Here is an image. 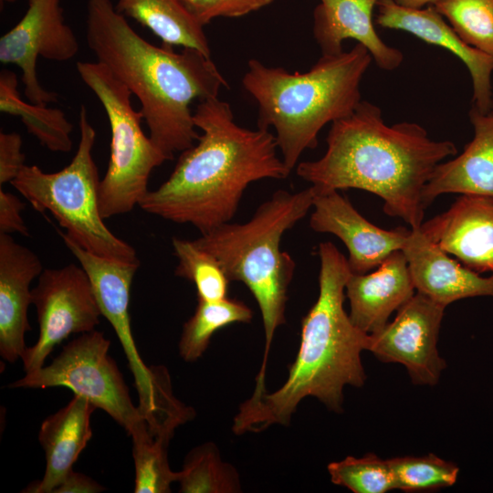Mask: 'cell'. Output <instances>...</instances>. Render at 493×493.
Returning <instances> with one entry per match:
<instances>
[{"mask_svg":"<svg viewBox=\"0 0 493 493\" xmlns=\"http://www.w3.org/2000/svg\"><path fill=\"white\" fill-rule=\"evenodd\" d=\"M326 142L323 156L299 163L297 174L318 189L372 193L386 215L412 229L423 223V192L435 169L457 153L454 142L431 140L418 123L387 125L381 109L366 100L331 123Z\"/></svg>","mask_w":493,"mask_h":493,"instance_id":"cell-1","label":"cell"},{"mask_svg":"<svg viewBox=\"0 0 493 493\" xmlns=\"http://www.w3.org/2000/svg\"><path fill=\"white\" fill-rule=\"evenodd\" d=\"M194 122L202 131L197 143L181 152L169 178L139 206L205 234L234 217L251 183L285 179L290 171L278 155L275 135L237 125L218 97L199 101Z\"/></svg>","mask_w":493,"mask_h":493,"instance_id":"cell-2","label":"cell"},{"mask_svg":"<svg viewBox=\"0 0 493 493\" xmlns=\"http://www.w3.org/2000/svg\"><path fill=\"white\" fill-rule=\"evenodd\" d=\"M87 43L99 62L141 103L153 143L167 160L194 144L199 133L191 103L216 98L228 84L210 57L142 37L111 0H88Z\"/></svg>","mask_w":493,"mask_h":493,"instance_id":"cell-3","label":"cell"},{"mask_svg":"<svg viewBox=\"0 0 493 493\" xmlns=\"http://www.w3.org/2000/svg\"><path fill=\"white\" fill-rule=\"evenodd\" d=\"M319 296L301 322L300 344L285 383L275 392L251 394L234 418L236 435L288 425L302 399L312 396L341 413L346 385L361 388L366 373L361 354L370 334L357 328L343 307L351 275L347 258L330 242L320 243Z\"/></svg>","mask_w":493,"mask_h":493,"instance_id":"cell-4","label":"cell"},{"mask_svg":"<svg viewBox=\"0 0 493 493\" xmlns=\"http://www.w3.org/2000/svg\"><path fill=\"white\" fill-rule=\"evenodd\" d=\"M372 58L357 43L321 55L306 72H288L250 59L242 84L257 104V128H274L282 160L291 172L302 152L315 149L329 122L350 115L362 100L360 86Z\"/></svg>","mask_w":493,"mask_h":493,"instance_id":"cell-5","label":"cell"},{"mask_svg":"<svg viewBox=\"0 0 493 493\" xmlns=\"http://www.w3.org/2000/svg\"><path fill=\"white\" fill-rule=\"evenodd\" d=\"M315 189L298 193L278 190L262 203L243 224L225 223L201 234L194 242L212 254L230 281L244 283L261 312L265 349L254 392L266 388L270 345L277 329L285 323L288 290L296 264L280 249L283 235L306 216L313 206Z\"/></svg>","mask_w":493,"mask_h":493,"instance_id":"cell-6","label":"cell"},{"mask_svg":"<svg viewBox=\"0 0 493 493\" xmlns=\"http://www.w3.org/2000/svg\"><path fill=\"white\" fill-rule=\"evenodd\" d=\"M79 142L71 162L62 170L45 173L25 165L10 184L39 212L48 211L65 234L84 249L123 262H140L135 249L106 226L99 207L98 168L92 151L96 131L81 105Z\"/></svg>","mask_w":493,"mask_h":493,"instance_id":"cell-7","label":"cell"},{"mask_svg":"<svg viewBox=\"0 0 493 493\" xmlns=\"http://www.w3.org/2000/svg\"><path fill=\"white\" fill-rule=\"evenodd\" d=\"M81 80L96 95L109 120L110 153L99 187L103 219L131 212L149 192L152 170L167 161L145 135L142 115L131 105V92L100 62L79 61Z\"/></svg>","mask_w":493,"mask_h":493,"instance_id":"cell-8","label":"cell"},{"mask_svg":"<svg viewBox=\"0 0 493 493\" xmlns=\"http://www.w3.org/2000/svg\"><path fill=\"white\" fill-rule=\"evenodd\" d=\"M67 248L87 273L101 311L114 330L138 392V407L148 422L163 424L177 417L184 404L173 394L163 366L148 367L139 354L129 312L131 286L140 262H123L95 255L58 230Z\"/></svg>","mask_w":493,"mask_h":493,"instance_id":"cell-9","label":"cell"},{"mask_svg":"<svg viewBox=\"0 0 493 493\" xmlns=\"http://www.w3.org/2000/svg\"><path fill=\"white\" fill-rule=\"evenodd\" d=\"M110 341L96 330L82 333L63 346L48 365L9 384L10 388L66 387L106 412L131 435L147 422L135 406L115 361Z\"/></svg>","mask_w":493,"mask_h":493,"instance_id":"cell-10","label":"cell"},{"mask_svg":"<svg viewBox=\"0 0 493 493\" xmlns=\"http://www.w3.org/2000/svg\"><path fill=\"white\" fill-rule=\"evenodd\" d=\"M37 278L32 298L39 334L37 342L26 347L22 356L26 373L44 366L53 349L69 335L94 330L101 316L91 283L81 266L44 268Z\"/></svg>","mask_w":493,"mask_h":493,"instance_id":"cell-11","label":"cell"},{"mask_svg":"<svg viewBox=\"0 0 493 493\" xmlns=\"http://www.w3.org/2000/svg\"><path fill=\"white\" fill-rule=\"evenodd\" d=\"M27 2L24 16L0 38V61L14 64L22 70L24 93L28 101L47 105L58 100V94L40 85L37 58L65 62L78 54L79 44L65 21L60 0Z\"/></svg>","mask_w":493,"mask_h":493,"instance_id":"cell-12","label":"cell"},{"mask_svg":"<svg viewBox=\"0 0 493 493\" xmlns=\"http://www.w3.org/2000/svg\"><path fill=\"white\" fill-rule=\"evenodd\" d=\"M445 309L415 292L392 322L370 334L368 351L383 362L404 365L414 384L435 386L446 367L437 349Z\"/></svg>","mask_w":493,"mask_h":493,"instance_id":"cell-13","label":"cell"},{"mask_svg":"<svg viewBox=\"0 0 493 493\" xmlns=\"http://www.w3.org/2000/svg\"><path fill=\"white\" fill-rule=\"evenodd\" d=\"M313 187L309 226L318 233L332 234L343 242L349 252L347 261L351 273H368L391 253L403 249L411 229L404 226L382 229L363 217L338 190Z\"/></svg>","mask_w":493,"mask_h":493,"instance_id":"cell-14","label":"cell"},{"mask_svg":"<svg viewBox=\"0 0 493 493\" xmlns=\"http://www.w3.org/2000/svg\"><path fill=\"white\" fill-rule=\"evenodd\" d=\"M419 228L465 267L493 275V195L460 194L446 211Z\"/></svg>","mask_w":493,"mask_h":493,"instance_id":"cell-15","label":"cell"},{"mask_svg":"<svg viewBox=\"0 0 493 493\" xmlns=\"http://www.w3.org/2000/svg\"><path fill=\"white\" fill-rule=\"evenodd\" d=\"M375 22L383 28L408 32L425 43L456 56L468 69L473 88L472 105L480 111L493 109L491 77L493 57L466 44L434 5L409 8L394 0H379Z\"/></svg>","mask_w":493,"mask_h":493,"instance_id":"cell-16","label":"cell"},{"mask_svg":"<svg viewBox=\"0 0 493 493\" xmlns=\"http://www.w3.org/2000/svg\"><path fill=\"white\" fill-rule=\"evenodd\" d=\"M43 269L31 249L0 234V354L9 362L22 359L26 349L27 310L33 304L30 284Z\"/></svg>","mask_w":493,"mask_h":493,"instance_id":"cell-17","label":"cell"},{"mask_svg":"<svg viewBox=\"0 0 493 493\" xmlns=\"http://www.w3.org/2000/svg\"><path fill=\"white\" fill-rule=\"evenodd\" d=\"M402 250L406 257L416 292L444 307L467 298L493 297V275L481 277L479 273L449 257L420 228H411Z\"/></svg>","mask_w":493,"mask_h":493,"instance_id":"cell-18","label":"cell"},{"mask_svg":"<svg viewBox=\"0 0 493 493\" xmlns=\"http://www.w3.org/2000/svg\"><path fill=\"white\" fill-rule=\"evenodd\" d=\"M415 292L404 251H393L374 271L351 273L345 285L351 308L349 316L365 333L378 332L388 323L391 314Z\"/></svg>","mask_w":493,"mask_h":493,"instance_id":"cell-19","label":"cell"},{"mask_svg":"<svg viewBox=\"0 0 493 493\" xmlns=\"http://www.w3.org/2000/svg\"><path fill=\"white\" fill-rule=\"evenodd\" d=\"M379 0H320L313 12V37L322 55H337L346 39H354L370 52L381 69H396L403 53L377 34L372 13Z\"/></svg>","mask_w":493,"mask_h":493,"instance_id":"cell-20","label":"cell"},{"mask_svg":"<svg viewBox=\"0 0 493 493\" xmlns=\"http://www.w3.org/2000/svg\"><path fill=\"white\" fill-rule=\"evenodd\" d=\"M468 117L473 139L457 157L436 166L423 192L425 209L443 194L493 195V110L472 105Z\"/></svg>","mask_w":493,"mask_h":493,"instance_id":"cell-21","label":"cell"},{"mask_svg":"<svg viewBox=\"0 0 493 493\" xmlns=\"http://www.w3.org/2000/svg\"><path fill=\"white\" fill-rule=\"evenodd\" d=\"M95 409L86 397L75 394L66 406L42 422L38 440L46 456L45 473L24 492L53 493L90 440V416Z\"/></svg>","mask_w":493,"mask_h":493,"instance_id":"cell-22","label":"cell"},{"mask_svg":"<svg viewBox=\"0 0 493 493\" xmlns=\"http://www.w3.org/2000/svg\"><path fill=\"white\" fill-rule=\"evenodd\" d=\"M115 8L150 29L163 44L194 48L211 57L204 26L181 0H118Z\"/></svg>","mask_w":493,"mask_h":493,"instance_id":"cell-23","label":"cell"},{"mask_svg":"<svg viewBox=\"0 0 493 493\" xmlns=\"http://www.w3.org/2000/svg\"><path fill=\"white\" fill-rule=\"evenodd\" d=\"M16 73L2 70L0 73V110L17 116L27 131L51 152H68L72 149V124L59 109L26 102L17 89Z\"/></svg>","mask_w":493,"mask_h":493,"instance_id":"cell-24","label":"cell"},{"mask_svg":"<svg viewBox=\"0 0 493 493\" xmlns=\"http://www.w3.org/2000/svg\"><path fill=\"white\" fill-rule=\"evenodd\" d=\"M253 312L243 301L223 299L215 301L198 299L193 316L184 324L179 341V354L185 362L201 358L212 336L233 323L250 322Z\"/></svg>","mask_w":493,"mask_h":493,"instance_id":"cell-25","label":"cell"},{"mask_svg":"<svg viewBox=\"0 0 493 493\" xmlns=\"http://www.w3.org/2000/svg\"><path fill=\"white\" fill-rule=\"evenodd\" d=\"M181 493H236L241 491L236 469L222 460L211 442L194 447L185 456L177 481Z\"/></svg>","mask_w":493,"mask_h":493,"instance_id":"cell-26","label":"cell"},{"mask_svg":"<svg viewBox=\"0 0 493 493\" xmlns=\"http://www.w3.org/2000/svg\"><path fill=\"white\" fill-rule=\"evenodd\" d=\"M135 467V493H168L178 472L170 468L167 447L170 438L152 434L144 426L131 435Z\"/></svg>","mask_w":493,"mask_h":493,"instance_id":"cell-27","label":"cell"},{"mask_svg":"<svg viewBox=\"0 0 493 493\" xmlns=\"http://www.w3.org/2000/svg\"><path fill=\"white\" fill-rule=\"evenodd\" d=\"M178 264L175 275L194 284L198 299L215 301L227 298L230 279L218 260L194 240L173 238Z\"/></svg>","mask_w":493,"mask_h":493,"instance_id":"cell-28","label":"cell"},{"mask_svg":"<svg viewBox=\"0 0 493 493\" xmlns=\"http://www.w3.org/2000/svg\"><path fill=\"white\" fill-rule=\"evenodd\" d=\"M434 6L466 44L493 57V0H440Z\"/></svg>","mask_w":493,"mask_h":493,"instance_id":"cell-29","label":"cell"},{"mask_svg":"<svg viewBox=\"0 0 493 493\" xmlns=\"http://www.w3.org/2000/svg\"><path fill=\"white\" fill-rule=\"evenodd\" d=\"M396 489L404 492L434 491L453 486L459 467L453 462L428 454L423 456H398L388 459Z\"/></svg>","mask_w":493,"mask_h":493,"instance_id":"cell-30","label":"cell"},{"mask_svg":"<svg viewBox=\"0 0 493 493\" xmlns=\"http://www.w3.org/2000/svg\"><path fill=\"white\" fill-rule=\"evenodd\" d=\"M327 470L333 484L354 493H386L396 489L389 460L382 459L372 453L362 457L347 456L331 462Z\"/></svg>","mask_w":493,"mask_h":493,"instance_id":"cell-31","label":"cell"},{"mask_svg":"<svg viewBox=\"0 0 493 493\" xmlns=\"http://www.w3.org/2000/svg\"><path fill=\"white\" fill-rule=\"evenodd\" d=\"M205 26L217 17H240L261 9L274 0H181Z\"/></svg>","mask_w":493,"mask_h":493,"instance_id":"cell-32","label":"cell"},{"mask_svg":"<svg viewBox=\"0 0 493 493\" xmlns=\"http://www.w3.org/2000/svg\"><path fill=\"white\" fill-rule=\"evenodd\" d=\"M26 155L22 152V139L16 132L0 133V185L11 183L23 169Z\"/></svg>","mask_w":493,"mask_h":493,"instance_id":"cell-33","label":"cell"},{"mask_svg":"<svg viewBox=\"0 0 493 493\" xmlns=\"http://www.w3.org/2000/svg\"><path fill=\"white\" fill-rule=\"evenodd\" d=\"M24 207L25 205L16 195L0 188V234L28 236V229L21 215Z\"/></svg>","mask_w":493,"mask_h":493,"instance_id":"cell-34","label":"cell"},{"mask_svg":"<svg viewBox=\"0 0 493 493\" xmlns=\"http://www.w3.org/2000/svg\"><path fill=\"white\" fill-rule=\"evenodd\" d=\"M105 488L82 473L71 469L53 493H99Z\"/></svg>","mask_w":493,"mask_h":493,"instance_id":"cell-35","label":"cell"},{"mask_svg":"<svg viewBox=\"0 0 493 493\" xmlns=\"http://www.w3.org/2000/svg\"><path fill=\"white\" fill-rule=\"evenodd\" d=\"M398 5L409 8H424L434 5L440 0H394Z\"/></svg>","mask_w":493,"mask_h":493,"instance_id":"cell-36","label":"cell"}]
</instances>
